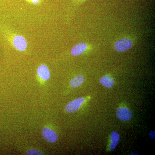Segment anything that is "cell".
Listing matches in <instances>:
<instances>
[{
    "label": "cell",
    "mask_w": 155,
    "mask_h": 155,
    "mask_svg": "<svg viewBox=\"0 0 155 155\" xmlns=\"http://www.w3.org/2000/svg\"><path fill=\"white\" fill-rule=\"evenodd\" d=\"M116 114L120 120L123 121H127L132 118L131 111L125 107H121L116 110Z\"/></svg>",
    "instance_id": "cell-4"
},
{
    "label": "cell",
    "mask_w": 155,
    "mask_h": 155,
    "mask_svg": "<svg viewBox=\"0 0 155 155\" xmlns=\"http://www.w3.org/2000/svg\"><path fill=\"white\" fill-rule=\"evenodd\" d=\"M149 137L152 139L155 140V130H152V131H150L149 134Z\"/></svg>",
    "instance_id": "cell-12"
},
{
    "label": "cell",
    "mask_w": 155,
    "mask_h": 155,
    "mask_svg": "<svg viewBox=\"0 0 155 155\" xmlns=\"http://www.w3.org/2000/svg\"><path fill=\"white\" fill-rule=\"evenodd\" d=\"M13 44L14 47L21 51H25L27 47L26 40L21 35H16L14 37L13 39Z\"/></svg>",
    "instance_id": "cell-5"
},
{
    "label": "cell",
    "mask_w": 155,
    "mask_h": 155,
    "mask_svg": "<svg viewBox=\"0 0 155 155\" xmlns=\"http://www.w3.org/2000/svg\"><path fill=\"white\" fill-rule=\"evenodd\" d=\"M37 72L39 77L43 80H48L51 76L49 69L44 64H42L38 67Z\"/></svg>",
    "instance_id": "cell-6"
},
{
    "label": "cell",
    "mask_w": 155,
    "mask_h": 155,
    "mask_svg": "<svg viewBox=\"0 0 155 155\" xmlns=\"http://www.w3.org/2000/svg\"><path fill=\"white\" fill-rule=\"evenodd\" d=\"M41 134L43 138L48 142L54 143L58 140V134L54 131L49 127H43L42 129Z\"/></svg>",
    "instance_id": "cell-3"
},
{
    "label": "cell",
    "mask_w": 155,
    "mask_h": 155,
    "mask_svg": "<svg viewBox=\"0 0 155 155\" xmlns=\"http://www.w3.org/2000/svg\"><path fill=\"white\" fill-rule=\"evenodd\" d=\"M120 139L119 134L116 131H114L111 134L110 137L111 143L109 146L110 150H113L116 148L119 143Z\"/></svg>",
    "instance_id": "cell-9"
},
{
    "label": "cell",
    "mask_w": 155,
    "mask_h": 155,
    "mask_svg": "<svg viewBox=\"0 0 155 155\" xmlns=\"http://www.w3.org/2000/svg\"><path fill=\"white\" fill-rule=\"evenodd\" d=\"M27 155H43V153L37 150L32 149L28 150L27 152Z\"/></svg>",
    "instance_id": "cell-11"
},
{
    "label": "cell",
    "mask_w": 155,
    "mask_h": 155,
    "mask_svg": "<svg viewBox=\"0 0 155 155\" xmlns=\"http://www.w3.org/2000/svg\"><path fill=\"white\" fill-rule=\"evenodd\" d=\"M84 77L83 75H79L75 76L70 81V86L74 88H76L81 85L84 81Z\"/></svg>",
    "instance_id": "cell-10"
},
{
    "label": "cell",
    "mask_w": 155,
    "mask_h": 155,
    "mask_svg": "<svg viewBox=\"0 0 155 155\" xmlns=\"http://www.w3.org/2000/svg\"><path fill=\"white\" fill-rule=\"evenodd\" d=\"M87 48V45L85 43L78 44L73 47L71 51V54L73 56L80 55L84 52Z\"/></svg>",
    "instance_id": "cell-7"
},
{
    "label": "cell",
    "mask_w": 155,
    "mask_h": 155,
    "mask_svg": "<svg viewBox=\"0 0 155 155\" xmlns=\"http://www.w3.org/2000/svg\"><path fill=\"white\" fill-rule=\"evenodd\" d=\"M130 155H138V154H130Z\"/></svg>",
    "instance_id": "cell-14"
},
{
    "label": "cell",
    "mask_w": 155,
    "mask_h": 155,
    "mask_svg": "<svg viewBox=\"0 0 155 155\" xmlns=\"http://www.w3.org/2000/svg\"><path fill=\"white\" fill-rule=\"evenodd\" d=\"M133 46V42L130 39L125 38L116 42L114 45L115 50L119 52L130 49Z\"/></svg>",
    "instance_id": "cell-1"
},
{
    "label": "cell",
    "mask_w": 155,
    "mask_h": 155,
    "mask_svg": "<svg viewBox=\"0 0 155 155\" xmlns=\"http://www.w3.org/2000/svg\"><path fill=\"white\" fill-rule=\"evenodd\" d=\"M85 99L84 97H79L69 102L65 108V111L68 113H75L78 110L84 102Z\"/></svg>",
    "instance_id": "cell-2"
},
{
    "label": "cell",
    "mask_w": 155,
    "mask_h": 155,
    "mask_svg": "<svg viewBox=\"0 0 155 155\" xmlns=\"http://www.w3.org/2000/svg\"><path fill=\"white\" fill-rule=\"evenodd\" d=\"M100 81L102 85L107 88H111L114 84V78L110 75H105L103 76L100 79Z\"/></svg>",
    "instance_id": "cell-8"
},
{
    "label": "cell",
    "mask_w": 155,
    "mask_h": 155,
    "mask_svg": "<svg viewBox=\"0 0 155 155\" xmlns=\"http://www.w3.org/2000/svg\"><path fill=\"white\" fill-rule=\"evenodd\" d=\"M40 0H31V2L34 5H38L40 3Z\"/></svg>",
    "instance_id": "cell-13"
}]
</instances>
